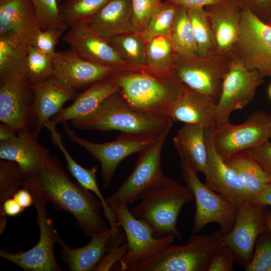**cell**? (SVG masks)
Listing matches in <instances>:
<instances>
[{
	"mask_svg": "<svg viewBox=\"0 0 271 271\" xmlns=\"http://www.w3.org/2000/svg\"><path fill=\"white\" fill-rule=\"evenodd\" d=\"M251 202L264 206H271V183L266 185L260 192L250 197Z\"/></svg>",
	"mask_w": 271,
	"mask_h": 271,
	"instance_id": "f907efd6",
	"label": "cell"
},
{
	"mask_svg": "<svg viewBox=\"0 0 271 271\" xmlns=\"http://www.w3.org/2000/svg\"><path fill=\"white\" fill-rule=\"evenodd\" d=\"M172 2L181 6H183L187 8L203 7L221 3L227 0H165Z\"/></svg>",
	"mask_w": 271,
	"mask_h": 271,
	"instance_id": "816d5d0a",
	"label": "cell"
},
{
	"mask_svg": "<svg viewBox=\"0 0 271 271\" xmlns=\"http://www.w3.org/2000/svg\"><path fill=\"white\" fill-rule=\"evenodd\" d=\"M162 0H131V24L134 31L140 33L147 27Z\"/></svg>",
	"mask_w": 271,
	"mask_h": 271,
	"instance_id": "b9f144b4",
	"label": "cell"
},
{
	"mask_svg": "<svg viewBox=\"0 0 271 271\" xmlns=\"http://www.w3.org/2000/svg\"><path fill=\"white\" fill-rule=\"evenodd\" d=\"M168 37L177 55L185 57L198 56L194 34L186 7L180 5Z\"/></svg>",
	"mask_w": 271,
	"mask_h": 271,
	"instance_id": "4dcf8cb0",
	"label": "cell"
},
{
	"mask_svg": "<svg viewBox=\"0 0 271 271\" xmlns=\"http://www.w3.org/2000/svg\"><path fill=\"white\" fill-rule=\"evenodd\" d=\"M62 126L70 140L84 149L100 163L102 186L105 189L110 186L115 170L122 161L152 145L164 129L149 134L121 132L112 142L94 143L79 137L67 122L63 123Z\"/></svg>",
	"mask_w": 271,
	"mask_h": 271,
	"instance_id": "8992f818",
	"label": "cell"
},
{
	"mask_svg": "<svg viewBox=\"0 0 271 271\" xmlns=\"http://www.w3.org/2000/svg\"><path fill=\"white\" fill-rule=\"evenodd\" d=\"M26 177L16 162L0 160V204L23 187Z\"/></svg>",
	"mask_w": 271,
	"mask_h": 271,
	"instance_id": "f35d334b",
	"label": "cell"
},
{
	"mask_svg": "<svg viewBox=\"0 0 271 271\" xmlns=\"http://www.w3.org/2000/svg\"><path fill=\"white\" fill-rule=\"evenodd\" d=\"M271 114L255 111L242 123L233 124L227 121L212 128L214 148L225 160L237 152L258 147L270 139Z\"/></svg>",
	"mask_w": 271,
	"mask_h": 271,
	"instance_id": "8fae6325",
	"label": "cell"
},
{
	"mask_svg": "<svg viewBox=\"0 0 271 271\" xmlns=\"http://www.w3.org/2000/svg\"><path fill=\"white\" fill-rule=\"evenodd\" d=\"M112 209L127 242V251L119 260L117 270L124 271L128 266L161 251L173 243L176 238L174 236L156 237L150 224L144 219L134 217L127 204L116 205Z\"/></svg>",
	"mask_w": 271,
	"mask_h": 271,
	"instance_id": "4fadbf2b",
	"label": "cell"
},
{
	"mask_svg": "<svg viewBox=\"0 0 271 271\" xmlns=\"http://www.w3.org/2000/svg\"><path fill=\"white\" fill-rule=\"evenodd\" d=\"M217 53L231 55L239 35L242 9L232 0L205 7Z\"/></svg>",
	"mask_w": 271,
	"mask_h": 271,
	"instance_id": "603a6c76",
	"label": "cell"
},
{
	"mask_svg": "<svg viewBox=\"0 0 271 271\" xmlns=\"http://www.w3.org/2000/svg\"><path fill=\"white\" fill-rule=\"evenodd\" d=\"M235 258L232 250L223 241L213 254L207 271H231Z\"/></svg>",
	"mask_w": 271,
	"mask_h": 271,
	"instance_id": "ee69618b",
	"label": "cell"
},
{
	"mask_svg": "<svg viewBox=\"0 0 271 271\" xmlns=\"http://www.w3.org/2000/svg\"><path fill=\"white\" fill-rule=\"evenodd\" d=\"M64 32L61 30L54 28L41 29L37 34L32 46L41 52L53 56L56 52V46Z\"/></svg>",
	"mask_w": 271,
	"mask_h": 271,
	"instance_id": "7bdbcfd3",
	"label": "cell"
},
{
	"mask_svg": "<svg viewBox=\"0 0 271 271\" xmlns=\"http://www.w3.org/2000/svg\"><path fill=\"white\" fill-rule=\"evenodd\" d=\"M177 56L168 36L155 37L146 43L144 70L157 74L171 73Z\"/></svg>",
	"mask_w": 271,
	"mask_h": 271,
	"instance_id": "f546056e",
	"label": "cell"
},
{
	"mask_svg": "<svg viewBox=\"0 0 271 271\" xmlns=\"http://www.w3.org/2000/svg\"><path fill=\"white\" fill-rule=\"evenodd\" d=\"M232 1L242 10H249L264 23H267L271 18V0Z\"/></svg>",
	"mask_w": 271,
	"mask_h": 271,
	"instance_id": "f6af8a7d",
	"label": "cell"
},
{
	"mask_svg": "<svg viewBox=\"0 0 271 271\" xmlns=\"http://www.w3.org/2000/svg\"><path fill=\"white\" fill-rule=\"evenodd\" d=\"M173 143L179 155L184 158L195 173L206 174L207 151L204 127L184 124L173 137Z\"/></svg>",
	"mask_w": 271,
	"mask_h": 271,
	"instance_id": "83f0119b",
	"label": "cell"
},
{
	"mask_svg": "<svg viewBox=\"0 0 271 271\" xmlns=\"http://www.w3.org/2000/svg\"><path fill=\"white\" fill-rule=\"evenodd\" d=\"M267 25H268L269 26H271V18L270 19L268 20V21L266 23Z\"/></svg>",
	"mask_w": 271,
	"mask_h": 271,
	"instance_id": "6f0895ef",
	"label": "cell"
},
{
	"mask_svg": "<svg viewBox=\"0 0 271 271\" xmlns=\"http://www.w3.org/2000/svg\"><path fill=\"white\" fill-rule=\"evenodd\" d=\"M232 59L231 55L217 52L203 57L177 55L172 71L183 84L217 103Z\"/></svg>",
	"mask_w": 271,
	"mask_h": 271,
	"instance_id": "ba28073f",
	"label": "cell"
},
{
	"mask_svg": "<svg viewBox=\"0 0 271 271\" xmlns=\"http://www.w3.org/2000/svg\"><path fill=\"white\" fill-rule=\"evenodd\" d=\"M109 0H64L59 4L62 19L68 28L88 24Z\"/></svg>",
	"mask_w": 271,
	"mask_h": 271,
	"instance_id": "836d02e7",
	"label": "cell"
},
{
	"mask_svg": "<svg viewBox=\"0 0 271 271\" xmlns=\"http://www.w3.org/2000/svg\"><path fill=\"white\" fill-rule=\"evenodd\" d=\"M265 223L267 231L271 232V209L268 210L266 214Z\"/></svg>",
	"mask_w": 271,
	"mask_h": 271,
	"instance_id": "db71d44e",
	"label": "cell"
},
{
	"mask_svg": "<svg viewBox=\"0 0 271 271\" xmlns=\"http://www.w3.org/2000/svg\"><path fill=\"white\" fill-rule=\"evenodd\" d=\"M63 1H64V0H58L59 3H61V2H63Z\"/></svg>",
	"mask_w": 271,
	"mask_h": 271,
	"instance_id": "680465c9",
	"label": "cell"
},
{
	"mask_svg": "<svg viewBox=\"0 0 271 271\" xmlns=\"http://www.w3.org/2000/svg\"><path fill=\"white\" fill-rule=\"evenodd\" d=\"M263 78L257 71L246 68L232 57L216 103L217 124L228 121L233 111L249 104Z\"/></svg>",
	"mask_w": 271,
	"mask_h": 271,
	"instance_id": "9a60e30c",
	"label": "cell"
},
{
	"mask_svg": "<svg viewBox=\"0 0 271 271\" xmlns=\"http://www.w3.org/2000/svg\"><path fill=\"white\" fill-rule=\"evenodd\" d=\"M12 197L14 198L24 209L34 204L33 195L30 190L25 187H22L18 189Z\"/></svg>",
	"mask_w": 271,
	"mask_h": 271,
	"instance_id": "681fc988",
	"label": "cell"
},
{
	"mask_svg": "<svg viewBox=\"0 0 271 271\" xmlns=\"http://www.w3.org/2000/svg\"></svg>",
	"mask_w": 271,
	"mask_h": 271,
	"instance_id": "94428289",
	"label": "cell"
},
{
	"mask_svg": "<svg viewBox=\"0 0 271 271\" xmlns=\"http://www.w3.org/2000/svg\"><path fill=\"white\" fill-rule=\"evenodd\" d=\"M54 75L52 56L30 47L26 54L25 77L30 86L52 78Z\"/></svg>",
	"mask_w": 271,
	"mask_h": 271,
	"instance_id": "74e56055",
	"label": "cell"
},
{
	"mask_svg": "<svg viewBox=\"0 0 271 271\" xmlns=\"http://www.w3.org/2000/svg\"><path fill=\"white\" fill-rule=\"evenodd\" d=\"M24 209L13 197L6 200L0 205V214L14 217L20 214Z\"/></svg>",
	"mask_w": 271,
	"mask_h": 271,
	"instance_id": "c3c4849f",
	"label": "cell"
},
{
	"mask_svg": "<svg viewBox=\"0 0 271 271\" xmlns=\"http://www.w3.org/2000/svg\"><path fill=\"white\" fill-rule=\"evenodd\" d=\"M180 5L168 1L162 2L156 10L146 29L139 33L147 43L158 36H169Z\"/></svg>",
	"mask_w": 271,
	"mask_h": 271,
	"instance_id": "8d00e7d4",
	"label": "cell"
},
{
	"mask_svg": "<svg viewBox=\"0 0 271 271\" xmlns=\"http://www.w3.org/2000/svg\"><path fill=\"white\" fill-rule=\"evenodd\" d=\"M34 129L18 134L7 141L0 142V158L16 162L27 178L36 175L51 155L39 142Z\"/></svg>",
	"mask_w": 271,
	"mask_h": 271,
	"instance_id": "7402d4cb",
	"label": "cell"
},
{
	"mask_svg": "<svg viewBox=\"0 0 271 271\" xmlns=\"http://www.w3.org/2000/svg\"><path fill=\"white\" fill-rule=\"evenodd\" d=\"M107 40L127 64L136 69H144L146 43L139 33H125Z\"/></svg>",
	"mask_w": 271,
	"mask_h": 271,
	"instance_id": "1f68e13d",
	"label": "cell"
},
{
	"mask_svg": "<svg viewBox=\"0 0 271 271\" xmlns=\"http://www.w3.org/2000/svg\"><path fill=\"white\" fill-rule=\"evenodd\" d=\"M41 30L31 0H0V37L27 51Z\"/></svg>",
	"mask_w": 271,
	"mask_h": 271,
	"instance_id": "ac0fdd59",
	"label": "cell"
},
{
	"mask_svg": "<svg viewBox=\"0 0 271 271\" xmlns=\"http://www.w3.org/2000/svg\"><path fill=\"white\" fill-rule=\"evenodd\" d=\"M32 195L40 230L38 243L26 251L12 252L1 248L0 256L26 271L61 270L54 252V245L58 243L60 236L52 220L48 216L46 207L47 202L38 196Z\"/></svg>",
	"mask_w": 271,
	"mask_h": 271,
	"instance_id": "7c38bea8",
	"label": "cell"
},
{
	"mask_svg": "<svg viewBox=\"0 0 271 271\" xmlns=\"http://www.w3.org/2000/svg\"><path fill=\"white\" fill-rule=\"evenodd\" d=\"M116 77L120 93L132 108L164 118L183 85L173 72L163 75L132 69L117 73Z\"/></svg>",
	"mask_w": 271,
	"mask_h": 271,
	"instance_id": "3957f363",
	"label": "cell"
},
{
	"mask_svg": "<svg viewBox=\"0 0 271 271\" xmlns=\"http://www.w3.org/2000/svg\"><path fill=\"white\" fill-rule=\"evenodd\" d=\"M270 139H271V128H270Z\"/></svg>",
	"mask_w": 271,
	"mask_h": 271,
	"instance_id": "91938a15",
	"label": "cell"
},
{
	"mask_svg": "<svg viewBox=\"0 0 271 271\" xmlns=\"http://www.w3.org/2000/svg\"><path fill=\"white\" fill-rule=\"evenodd\" d=\"M119 91L115 74L91 85L78 94L72 104L63 108L50 120L57 125L69 120L85 118L92 114L106 98Z\"/></svg>",
	"mask_w": 271,
	"mask_h": 271,
	"instance_id": "cb8c5ba5",
	"label": "cell"
},
{
	"mask_svg": "<svg viewBox=\"0 0 271 271\" xmlns=\"http://www.w3.org/2000/svg\"><path fill=\"white\" fill-rule=\"evenodd\" d=\"M65 160L67 169L77 183L84 188L94 193L101 203L104 214L111 226L116 223L117 218L114 211L108 207L106 199L102 194L96 180L97 167L93 166L86 169L77 163L70 154H66Z\"/></svg>",
	"mask_w": 271,
	"mask_h": 271,
	"instance_id": "d6a6232c",
	"label": "cell"
},
{
	"mask_svg": "<svg viewBox=\"0 0 271 271\" xmlns=\"http://www.w3.org/2000/svg\"><path fill=\"white\" fill-rule=\"evenodd\" d=\"M18 134L16 130L8 125L3 123L0 124V142L8 141Z\"/></svg>",
	"mask_w": 271,
	"mask_h": 271,
	"instance_id": "f5cc1de1",
	"label": "cell"
},
{
	"mask_svg": "<svg viewBox=\"0 0 271 271\" xmlns=\"http://www.w3.org/2000/svg\"><path fill=\"white\" fill-rule=\"evenodd\" d=\"M131 18V0H109L87 24L99 36L109 40L134 32Z\"/></svg>",
	"mask_w": 271,
	"mask_h": 271,
	"instance_id": "484cf974",
	"label": "cell"
},
{
	"mask_svg": "<svg viewBox=\"0 0 271 271\" xmlns=\"http://www.w3.org/2000/svg\"><path fill=\"white\" fill-rule=\"evenodd\" d=\"M180 166L186 185L191 190L195 200L196 211L191 231L196 234L208 224L217 223L224 237L232 229L239 207L203 183L180 155Z\"/></svg>",
	"mask_w": 271,
	"mask_h": 271,
	"instance_id": "52a82bcc",
	"label": "cell"
},
{
	"mask_svg": "<svg viewBox=\"0 0 271 271\" xmlns=\"http://www.w3.org/2000/svg\"><path fill=\"white\" fill-rule=\"evenodd\" d=\"M267 93H268V97L271 101V84L269 85L268 87Z\"/></svg>",
	"mask_w": 271,
	"mask_h": 271,
	"instance_id": "9f6ffc18",
	"label": "cell"
},
{
	"mask_svg": "<svg viewBox=\"0 0 271 271\" xmlns=\"http://www.w3.org/2000/svg\"><path fill=\"white\" fill-rule=\"evenodd\" d=\"M212 128H205L207 151L205 184L210 189L239 207L248 199L249 196L238 174L217 153L213 144Z\"/></svg>",
	"mask_w": 271,
	"mask_h": 271,
	"instance_id": "ffe728a7",
	"label": "cell"
},
{
	"mask_svg": "<svg viewBox=\"0 0 271 271\" xmlns=\"http://www.w3.org/2000/svg\"><path fill=\"white\" fill-rule=\"evenodd\" d=\"M52 58L53 78L61 86L75 91L123 71L87 60L71 49L56 51Z\"/></svg>",
	"mask_w": 271,
	"mask_h": 271,
	"instance_id": "e0dca14e",
	"label": "cell"
},
{
	"mask_svg": "<svg viewBox=\"0 0 271 271\" xmlns=\"http://www.w3.org/2000/svg\"><path fill=\"white\" fill-rule=\"evenodd\" d=\"M31 87L37 116L35 130L38 133L47 121L61 111L66 102L74 100L78 94L77 91L59 85L53 77Z\"/></svg>",
	"mask_w": 271,
	"mask_h": 271,
	"instance_id": "d4e9b609",
	"label": "cell"
},
{
	"mask_svg": "<svg viewBox=\"0 0 271 271\" xmlns=\"http://www.w3.org/2000/svg\"><path fill=\"white\" fill-rule=\"evenodd\" d=\"M62 39L78 55L92 62L120 70L136 69L123 61L108 40L92 31L87 24L69 28Z\"/></svg>",
	"mask_w": 271,
	"mask_h": 271,
	"instance_id": "d6986e66",
	"label": "cell"
},
{
	"mask_svg": "<svg viewBox=\"0 0 271 271\" xmlns=\"http://www.w3.org/2000/svg\"><path fill=\"white\" fill-rule=\"evenodd\" d=\"M266 206L245 201L239 207L234 224L223 237V242L232 250L235 262L245 267L249 262L258 237L267 231Z\"/></svg>",
	"mask_w": 271,
	"mask_h": 271,
	"instance_id": "2e32d148",
	"label": "cell"
},
{
	"mask_svg": "<svg viewBox=\"0 0 271 271\" xmlns=\"http://www.w3.org/2000/svg\"><path fill=\"white\" fill-rule=\"evenodd\" d=\"M0 121L18 134L35 130L37 116L34 96L24 74L0 84Z\"/></svg>",
	"mask_w": 271,
	"mask_h": 271,
	"instance_id": "5bb4252c",
	"label": "cell"
},
{
	"mask_svg": "<svg viewBox=\"0 0 271 271\" xmlns=\"http://www.w3.org/2000/svg\"><path fill=\"white\" fill-rule=\"evenodd\" d=\"M231 56L263 78L271 77V26L248 9L242 10L239 38Z\"/></svg>",
	"mask_w": 271,
	"mask_h": 271,
	"instance_id": "30bf717a",
	"label": "cell"
},
{
	"mask_svg": "<svg viewBox=\"0 0 271 271\" xmlns=\"http://www.w3.org/2000/svg\"><path fill=\"white\" fill-rule=\"evenodd\" d=\"M6 216L1 215L0 217V232L3 233L6 226L7 218Z\"/></svg>",
	"mask_w": 271,
	"mask_h": 271,
	"instance_id": "11a10c76",
	"label": "cell"
},
{
	"mask_svg": "<svg viewBox=\"0 0 271 271\" xmlns=\"http://www.w3.org/2000/svg\"><path fill=\"white\" fill-rule=\"evenodd\" d=\"M187 11L195 38L198 56L217 52L213 31L205 8H187Z\"/></svg>",
	"mask_w": 271,
	"mask_h": 271,
	"instance_id": "d590c367",
	"label": "cell"
},
{
	"mask_svg": "<svg viewBox=\"0 0 271 271\" xmlns=\"http://www.w3.org/2000/svg\"><path fill=\"white\" fill-rule=\"evenodd\" d=\"M42 30L54 28L66 31L68 27L61 18L58 0H31Z\"/></svg>",
	"mask_w": 271,
	"mask_h": 271,
	"instance_id": "ab89813d",
	"label": "cell"
},
{
	"mask_svg": "<svg viewBox=\"0 0 271 271\" xmlns=\"http://www.w3.org/2000/svg\"><path fill=\"white\" fill-rule=\"evenodd\" d=\"M193 197L186 185L166 176L143 191L139 196L140 203L129 210L134 217L150 224L156 237L174 236L181 241L182 234L177 227L178 218L182 207Z\"/></svg>",
	"mask_w": 271,
	"mask_h": 271,
	"instance_id": "7a4b0ae2",
	"label": "cell"
},
{
	"mask_svg": "<svg viewBox=\"0 0 271 271\" xmlns=\"http://www.w3.org/2000/svg\"><path fill=\"white\" fill-rule=\"evenodd\" d=\"M245 271H271V232L266 231L257 238L252 257Z\"/></svg>",
	"mask_w": 271,
	"mask_h": 271,
	"instance_id": "60d3db41",
	"label": "cell"
},
{
	"mask_svg": "<svg viewBox=\"0 0 271 271\" xmlns=\"http://www.w3.org/2000/svg\"><path fill=\"white\" fill-rule=\"evenodd\" d=\"M27 51L11 40L0 37V84L24 74Z\"/></svg>",
	"mask_w": 271,
	"mask_h": 271,
	"instance_id": "e575fe53",
	"label": "cell"
},
{
	"mask_svg": "<svg viewBox=\"0 0 271 271\" xmlns=\"http://www.w3.org/2000/svg\"><path fill=\"white\" fill-rule=\"evenodd\" d=\"M173 126L170 121L152 145L140 152L135 166L128 177L118 189L106 199L107 205L112 209L122 204L131 205L139 199L147 188L163 181L161 155L165 141Z\"/></svg>",
	"mask_w": 271,
	"mask_h": 271,
	"instance_id": "9c48e42d",
	"label": "cell"
},
{
	"mask_svg": "<svg viewBox=\"0 0 271 271\" xmlns=\"http://www.w3.org/2000/svg\"><path fill=\"white\" fill-rule=\"evenodd\" d=\"M23 187L55 208L71 214L87 237L108 229L101 216L100 201L92 192L73 182L59 160L51 155L36 175L26 179Z\"/></svg>",
	"mask_w": 271,
	"mask_h": 271,
	"instance_id": "6da1fadb",
	"label": "cell"
},
{
	"mask_svg": "<svg viewBox=\"0 0 271 271\" xmlns=\"http://www.w3.org/2000/svg\"><path fill=\"white\" fill-rule=\"evenodd\" d=\"M216 103L206 95L183 85L164 116L173 121L212 128L217 124Z\"/></svg>",
	"mask_w": 271,
	"mask_h": 271,
	"instance_id": "44dd1931",
	"label": "cell"
},
{
	"mask_svg": "<svg viewBox=\"0 0 271 271\" xmlns=\"http://www.w3.org/2000/svg\"><path fill=\"white\" fill-rule=\"evenodd\" d=\"M112 235L109 228L90 238L88 244L79 248L69 246L59 237L58 243L61 247V258L71 271L93 270L109 250V240Z\"/></svg>",
	"mask_w": 271,
	"mask_h": 271,
	"instance_id": "4316f807",
	"label": "cell"
},
{
	"mask_svg": "<svg viewBox=\"0 0 271 271\" xmlns=\"http://www.w3.org/2000/svg\"><path fill=\"white\" fill-rule=\"evenodd\" d=\"M127 249L126 239L120 245L113 247L104 254L93 270L106 271L110 270L116 262L125 254Z\"/></svg>",
	"mask_w": 271,
	"mask_h": 271,
	"instance_id": "bcb514c9",
	"label": "cell"
},
{
	"mask_svg": "<svg viewBox=\"0 0 271 271\" xmlns=\"http://www.w3.org/2000/svg\"><path fill=\"white\" fill-rule=\"evenodd\" d=\"M271 178V142L268 140L254 148L245 150Z\"/></svg>",
	"mask_w": 271,
	"mask_h": 271,
	"instance_id": "7dc6e473",
	"label": "cell"
},
{
	"mask_svg": "<svg viewBox=\"0 0 271 271\" xmlns=\"http://www.w3.org/2000/svg\"><path fill=\"white\" fill-rule=\"evenodd\" d=\"M224 161L238 174L248 198L271 183V178L245 150L233 154Z\"/></svg>",
	"mask_w": 271,
	"mask_h": 271,
	"instance_id": "f1b7e54d",
	"label": "cell"
},
{
	"mask_svg": "<svg viewBox=\"0 0 271 271\" xmlns=\"http://www.w3.org/2000/svg\"><path fill=\"white\" fill-rule=\"evenodd\" d=\"M223 241L220 231L195 234L183 245L170 244L156 254L128 266L124 271H207Z\"/></svg>",
	"mask_w": 271,
	"mask_h": 271,
	"instance_id": "277c9868",
	"label": "cell"
},
{
	"mask_svg": "<svg viewBox=\"0 0 271 271\" xmlns=\"http://www.w3.org/2000/svg\"><path fill=\"white\" fill-rule=\"evenodd\" d=\"M171 121L133 109L119 91L106 98L89 116L72 120L71 123L79 129L115 130L128 133L149 134L161 132Z\"/></svg>",
	"mask_w": 271,
	"mask_h": 271,
	"instance_id": "5b68a950",
	"label": "cell"
}]
</instances>
